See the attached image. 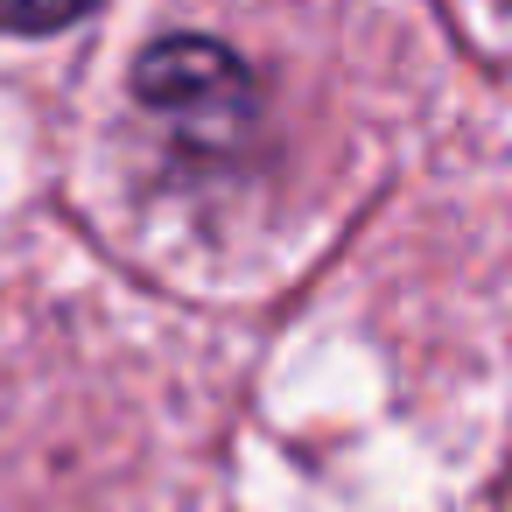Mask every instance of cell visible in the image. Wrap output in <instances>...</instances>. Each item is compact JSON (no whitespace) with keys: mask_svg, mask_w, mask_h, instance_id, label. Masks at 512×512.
Masks as SVG:
<instances>
[{"mask_svg":"<svg viewBox=\"0 0 512 512\" xmlns=\"http://www.w3.org/2000/svg\"><path fill=\"white\" fill-rule=\"evenodd\" d=\"M134 99L148 106V120L197 162H225L246 148L253 120H260V92L253 71L204 36H169L141 57L134 71Z\"/></svg>","mask_w":512,"mask_h":512,"instance_id":"cell-1","label":"cell"},{"mask_svg":"<svg viewBox=\"0 0 512 512\" xmlns=\"http://www.w3.org/2000/svg\"><path fill=\"white\" fill-rule=\"evenodd\" d=\"M92 0H0V36H50L64 22H78Z\"/></svg>","mask_w":512,"mask_h":512,"instance_id":"cell-2","label":"cell"}]
</instances>
